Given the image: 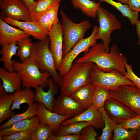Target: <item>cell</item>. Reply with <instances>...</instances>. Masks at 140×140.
Wrapping results in <instances>:
<instances>
[{
  "mask_svg": "<svg viewBox=\"0 0 140 140\" xmlns=\"http://www.w3.org/2000/svg\"><path fill=\"white\" fill-rule=\"evenodd\" d=\"M37 115L40 123L48 125L54 133L61 123L70 117L69 116H61L50 111L43 104L40 103L38 104Z\"/></svg>",
  "mask_w": 140,
  "mask_h": 140,
  "instance_id": "17",
  "label": "cell"
},
{
  "mask_svg": "<svg viewBox=\"0 0 140 140\" xmlns=\"http://www.w3.org/2000/svg\"><path fill=\"white\" fill-rule=\"evenodd\" d=\"M97 15L99 27L95 39L102 41L106 51L108 53L109 51V45L111 40V32L114 30L121 29V24L114 15L100 5L97 9Z\"/></svg>",
  "mask_w": 140,
  "mask_h": 140,
  "instance_id": "6",
  "label": "cell"
},
{
  "mask_svg": "<svg viewBox=\"0 0 140 140\" xmlns=\"http://www.w3.org/2000/svg\"><path fill=\"white\" fill-rule=\"evenodd\" d=\"M0 78L6 93H13L22 88V80L16 71L9 72L4 67L0 68Z\"/></svg>",
  "mask_w": 140,
  "mask_h": 140,
  "instance_id": "19",
  "label": "cell"
},
{
  "mask_svg": "<svg viewBox=\"0 0 140 140\" xmlns=\"http://www.w3.org/2000/svg\"><path fill=\"white\" fill-rule=\"evenodd\" d=\"M63 37V57L80 39L91 27L90 22L85 20L79 23L73 22L62 11H60Z\"/></svg>",
  "mask_w": 140,
  "mask_h": 140,
  "instance_id": "5",
  "label": "cell"
},
{
  "mask_svg": "<svg viewBox=\"0 0 140 140\" xmlns=\"http://www.w3.org/2000/svg\"><path fill=\"white\" fill-rule=\"evenodd\" d=\"M119 2L124 4H127L128 0H117Z\"/></svg>",
  "mask_w": 140,
  "mask_h": 140,
  "instance_id": "45",
  "label": "cell"
},
{
  "mask_svg": "<svg viewBox=\"0 0 140 140\" xmlns=\"http://www.w3.org/2000/svg\"><path fill=\"white\" fill-rule=\"evenodd\" d=\"M23 1L29 9L36 2L35 0H23Z\"/></svg>",
  "mask_w": 140,
  "mask_h": 140,
  "instance_id": "43",
  "label": "cell"
},
{
  "mask_svg": "<svg viewBox=\"0 0 140 140\" xmlns=\"http://www.w3.org/2000/svg\"><path fill=\"white\" fill-rule=\"evenodd\" d=\"M116 124L127 129H137L140 127V116L137 115L120 122Z\"/></svg>",
  "mask_w": 140,
  "mask_h": 140,
  "instance_id": "35",
  "label": "cell"
},
{
  "mask_svg": "<svg viewBox=\"0 0 140 140\" xmlns=\"http://www.w3.org/2000/svg\"><path fill=\"white\" fill-rule=\"evenodd\" d=\"M59 5L60 4H57L48 9L43 13L47 18L54 25L59 22L58 14Z\"/></svg>",
  "mask_w": 140,
  "mask_h": 140,
  "instance_id": "39",
  "label": "cell"
},
{
  "mask_svg": "<svg viewBox=\"0 0 140 140\" xmlns=\"http://www.w3.org/2000/svg\"><path fill=\"white\" fill-rule=\"evenodd\" d=\"M40 123L37 115L17 122L11 126L0 129V138L17 132L34 131Z\"/></svg>",
  "mask_w": 140,
  "mask_h": 140,
  "instance_id": "20",
  "label": "cell"
},
{
  "mask_svg": "<svg viewBox=\"0 0 140 140\" xmlns=\"http://www.w3.org/2000/svg\"><path fill=\"white\" fill-rule=\"evenodd\" d=\"M124 64L126 71L124 76L132 81L136 86L140 88V78L134 73L132 67L127 63V61L124 62Z\"/></svg>",
  "mask_w": 140,
  "mask_h": 140,
  "instance_id": "37",
  "label": "cell"
},
{
  "mask_svg": "<svg viewBox=\"0 0 140 140\" xmlns=\"http://www.w3.org/2000/svg\"><path fill=\"white\" fill-rule=\"evenodd\" d=\"M58 86L54 80L50 77L48 79L49 89L44 91L43 87L40 86L35 89L34 94L35 101L43 104L49 111H52V107L54 97L58 93Z\"/></svg>",
  "mask_w": 140,
  "mask_h": 140,
  "instance_id": "16",
  "label": "cell"
},
{
  "mask_svg": "<svg viewBox=\"0 0 140 140\" xmlns=\"http://www.w3.org/2000/svg\"><path fill=\"white\" fill-rule=\"evenodd\" d=\"M0 16L23 21L31 20L23 0H0Z\"/></svg>",
  "mask_w": 140,
  "mask_h": 140,
  "instance_id": "10",
  "label": "cell"
},
{
  "mask_svg": "<svg viewBox=\"0 0 140 140\" xmlns=\"http://www.w3.org/2000/svg\"><path fill=\"white\" fill-rule=\"evenodd\" d=\"M103 108L109 117L116 124L138 115L120 101L110 97L106 101Z\"/></svg>",
  "mask_w": 140,
  "mask_h": 140,
  "instance_id": "14",
  "label": "cell"
},
{
  "mask_svg": "<svg viewBox=\"0 0 140 140\" xmlns=\"http://www.w3.org/2000/svg\"><path fill=\"white\" fill-rule=\"evenodd\" d=\"M136 24V32L138 38V44L140 46V21L138 19L137 20Z\"/></svg>",
  "mask_w": 140,
  "mask_h": 140,
  "instance_id": "42",
  "label": "cell"
},
{
  "mask_svg": "<svg viewBox=\"0 0 140 140\" xmlns=\"http://www.w3.org/2000/svg\"><path fill=\"white\" fill-rule=\"evenodd\" d=\"M50 49L54 58L57 70L59 71L63 59V37L61 23L54 24L49 31Z\"/></svg>",
  "mask_w": 140,
  "mask_h": 140,
  "instance_id": "13",
  "label": "cell"
},
{
  "mask_svg": "<svg viewBox=\"0 0 140 140\" xmlns=\"http://www.w3.org/2000/svg\"><path fill=\"white\" fill-rule=\"evenodd\" d=\"M128 129L118 125L115 126L113 130L112 139L114 140H138L139 133L137 130Z\"/></svg>",
  "mask_w": 140,
  "mask_h": 140,
  "instance_id": "31",
  "label": "cell"
},
{
  "mask_svg": "<svg viewBox=\"0 0 140 140\" xmlns=\"http://www.w3.org/2000/svg\"><path fill=\"white\" fill-rule=\"evenodd\" d=\"M17 44L19 46L17 55L21 62H23L31 56L33 43L28 36L17 42Z\"/></svg>",
  "mask_w": 140,
  "mask_h": 140,
  "instance_id": "34",
  "label": "cell"
},
{
  "mask_svg": "<svg viewBox=\"0 0 140 140\" xmlns=\"http://www.w3.org/2000/svg\"><path fill=\"white\" fill-rule=\"evenodd\" d=\"M84 111L80 104L71 95L61 94L53 102L52 111L60 115L73 117Z\"/></svg>",
  "mask_w": 140,
  "mask_h": 140,
  "instance_id": "11",
  "label": "cell"
},
{
  "mask_svg": "<svg viewBox=\"0 0 140 140\" xmlns=\"http://www.w3.org/2000/svg\"><path fill=\"white\" fill-rule=\"evenodd\" d=\"M5 89H4L2 83L0 81V96L3 95L6 93Z\"/></svg>",
  "mask_w": 140,
  "mask_h": 140,
  "instance_id": "44",
  "label": "cell"
},
{
  "mask_svg": "<svg viewBox=\"0 0 140 140\" xmlns=\"http://www.w3.org/2000/svg\"><path fill=\"white\" fill-rule=\"evenodd\" d=\"M127 61L125 55L121 53L118 47L113 44L110 53L105 51L102 42L96 43L83 56L75 61L76 63L92 62L97 68L105 72L116 71L124 75L126 69L124 62Z\"/></svg>",
  "mask_w": 140,
  "mask_h": 140,
  "instance_id": "1",
  "label": "cell"
},
{
  "mask_svg": "<svg viewBox=\"0 0 140 140\" xmlns=\"http://www.w3.org/2000/svg\"><path fill=\"white\" fill-rule=\"evenodd\" d=\"M90 125L86 122L80 121L67 125H60L54 133L56 136L67 135L80 134L82 130L86 126Z\"/></svg>",
  "mask_w": 140,
  "mask_h": 140,
  "instance_id": "29",
  "label": "cell"
},
{
  "mask_svg": "<svg viewBox=\"0 0 140 140\" xmlns=\"http://www.w3.org/2000/svg\"><path fill=\"white\" fill-rule=\"evenodd\" d=\"M32 132L24 131L14 132L0 138V140H31Z\"/></svg>",
  "mask_w": 140,
  "mask_h": 140,
  "instance_id": "36",
  "label": "cell"
},
{
  "mask_svg": "<svg viewBox=\"0 0 140 140\" xmlns=\"http://www.w3.org/2000/svg\"><path fill=\"white\" fill-rule=\"evenodd\" d=\"M109 91V97L118 100L140 116V88L135 85H124Z\"/></svg>",
  "mask_w": 140,
  "mask_h": 140,
  "instance_id": "8",
  "label": "cell"
},
{
  "mask_svg": "<svg viewBox=\"0 0 140 140\" xmlns=\"http://www.w3.org/2000/svg\"><path fill=\"white\" fill-rule=\"evenodd\" d=\"M62 0H38L29 8L30 18H33L43 13L48 9L60 4Z\"/></svg>",
  "mask_w": 140,
  "mask_h": 140,
  "instance_id": "27",
  "label": "cell"
},
{
  "mask_svg": "<svg viewBox=\"0 0 140 140\" xmlns=\"http://www.w3.org/2000/svg\"><path fill=\"white\" fill-rule=\"evenodd\" d=\"M29 36L21 29L16 28L0 18V45L1 46L18 42Z\"/></svg>",
  "mask_w": 140,
  "mask_h": 140,
  "instance_id": "18",
  "label": "cell"
},
{
  "mask_svg": "<svg viewBox=\"0 0 140 140\" xmlns=\"http://www.w3.org/2000/svg\"><path fill=\"white\" fill-rule=\"evenodd\" d=\"M0 18L9 24L19 28L29 36H32L39 41L44 40L48 36L49 31L36 21L17 20L5 16H0Z\"/></svg>",
  "mask_w": 140,
  "mask_h": 140,
  "instance_id": "12",
  "label": "cell"
},
{
  "mask_svg": "<svg viewBox=\"0 0 140 140\" xmlns=\"http://www.w3.org/2000/svg\"><path fill=\"white\" fill-rule=\"evenodd\" d=\"M98 110L102 114L104 122V127L102 129L101 135L97 137V140H111L114 128L116 123L109 117L103 107L100 108Z\"/></svg>",
  "mask_w": 140,
  "mask_h": 140,
  "instance_id": "30",
  "label": "cell"
},
{
  "mask_svg": "<svg viewBox=\"0 0 140 140\" xmlns=\"http://www.w3.org/2000/svg\"><path fill=\"white\" fill-rule=\"evenodd\" d=\"M95 128L91 125L85 127L82 130L80 140H97V134Z\"/></svg>",
  "mask_w": 140,
  "mask_h": 140,
  "instance_id": "38",
  "label": "cell"
},
{
  "mask_svg": "<svg viewBox=\"0 0 140 140\" xmlns=\"http://www.w3.org/2000/svg\"><path fill=\"white\" fill-rule=\"evenodd\" d=\"M99 29L95 26L91 35L87 38H83L79 40L63 58L59 74L62 77L71 68L75 59L81 53L87 51L92 46L97 43L95 36Z\"/></svg>",
  "mask_w": 140,
  "mask_h": 140,
  "instance_id": "9",
  "label": "cell"
},
{
  "mask_svg": "<svg viewBox=\"0 0 140 140\" xmlns=\"http://www.w3.org/2000/svg\"><path fill=\"white\" fill-rule=\"evenodd\" d=\"M109 97V89L100 86L94 87L92 105L97 110L103 107L106 101Z\"/></svg>",
  "mask_w": 140,
  "mask_h": 140,
  "instance_id": "33",
  "label": "cell"
},
{
  "mask_svg": "<svg viewBox=\"0 0 140 140\" xmlns=\"http://www.w3.org/2000/svg\"><path fill=\"white\" fill-rule=\"evenodd\" d=\"M75 8L80 9L85 15L89 17L96 18L97 17V11L100 5V1L97 3L91 0H71Z\"/></svg>",
  "mask_w": 140,
  "mask_h": 140,
  "instance_id": "24",
  "label": "cell"
},
{
  "mask_svg": "<svg viewBox=\"0 0 140 140\" xmlns=\"http://www.w3.org/2000/svg\"><path fill=\"white\" fill-rule=\"evenodd\" d=\"M50 43L48 36L43 40L33 43L31 56L37 61L41 71L48 72L55 83L61 87L62 77L57 72L54 59L50 50Z\"/></svg>",
  "mask_w": 140,
  "mask_h": 140,
  "instance_id": "4",
  "label": "cell"
},
{
  "mask_svg": "<svg viewBox=\"0 0 140 140\" xmlns=\"http://www.w3.org/2000/svg\"><path fill=\"white\" fill-rule=\"evenodd\" d=\"M94 87L92 81L79 88L71 95L80 104L84 110L92 105V99Z\"/></svg>",
  "mask_w": 140,
  "mask_h": 140,
  "instance_id": "21",
  "label": "cell"
},
{
  "mask_svg": "<svg viewBox=\"0 0 140 140\" xmlns=\"http://www.w3.org/2000/svg\"><path fill=\"white\" fill-rule=\"evenodd\" d=\"M38 104L37 102H34L32 105L28 106L25 111L20 114L13 115L7 122L1 125L0 129L10 127L17 122L37 115Z\"/></svg>",
  "mask_w": 140,
  "mask_h": 140,
  "instance_id": "25",
  "label": "cell"
},
{
  "mask_svg": "<svg viewBox=\"0 0 140 140\" xmlns=\"http://www.w3.org/2000/svg\"><path fill=\"white\" fill-rule=\"evenodd\" d=\"M93 63H76L62 77L61 94L71 95L81 86L92 81L90 72Z\"/></svg>",
  "mask_w": 140,
  "mask_h": 140,
  "instance_id": "3",
  "label": "cell"
},
{
  "mask_svg": "<svg viewBox=\"0 0 140 140\" xmlns=\"http://www.w3.org/2000/svg\"><path fill=\"white\" fill-rule=\"evenodd\" d=\"M137 130L139 135L138 140H140V127L137 129Z\"/></svg>",
  "mask_w": 140,
  "mask_h": 140,
  "instance_id": "46",
  "label": "cell"
},
{
  "mask_svg": "<svg viewBox=\"0 0 140 140\" xmlns=\"http://www.w3.org/2000/svg\"><path fill=\"white\" fill-rule=\"evenodd\" d=\"M100 2H104L114 6L125 17L127 18L131 24L134 26L138 19V13L132 10L127 4H122L120 2H117L113 0H100Z\"/></svg>",
  "mask_w": 140,
  "mask_h": 140,
  "instance_id": "28",
  "label": "cell"
},
{
  "mask_svg": "<svg viewBox=\"0 0 140 140\" xmlns=\"http://www.w3.org/2000/svg\"><path fill=\"white\" fill-rule=\"evenodd\" d=\"M127 5L132 10L140 11V0H128Z\"/></svg>",
  "mask_w": 140,
  "mask_h": 140,
  "instance_id": "41",
  "label": "cell"
},
{
  "mask_svg": "<svg viewBox=\"0 0 140 140\" xmlns=\"http://www.w3.org/2000/svg\"><path fill=\"white\" fill-rule=\"evenodd\" d=\"M13 94L10 93L0 96V123L15 114L10 110L13 103Z\"/></svg>",
  "mask_w": 140,
  "mask_h": 140,
  "instance_id": "26",
  "label": "cell"
},
{
  "mask_svg": "<svg viewBox=\"0 0 140 140\" xmlns=\"http://www.w3.org/2000/svg\"><path fill=\"white\" fill-rule=\"evenodd\" d=\"M54 131L47 125L40 123L31 132V140H50Z\"/></svg>",
  "mask_w": 140,
  "mask_h": 140,
  "instance_id": "32",
  "label": "cell"
},
{
  "mask_svg": "<svg viewBox=\"0 0 140 140\" xmlns=\"http://www.w3.org/2000/svg\"><path fill=\"white\" fill-rule=\"evenodd\" d=\"M90 75L94 87L100 86L112 89L123 85H135L121 73L116 71L103 72L99 69L93 63Z\"/></svg>",
  "mask_w": 140,
  "mask_h": 140,
  "instance_id": "7",
  "label": "cell"
},
{
  "mask_svg": "<svg viewBox=\"0 0 140 140\" xmlns=\"http://www.w3.org/2000/svg\"><path fill=\"white\" fill-rule=\"evenodd\" d=\"M34 92L31 88H25L15 92L13 94V101L11 108V110L15 109L20 110V105L24 103L30 105L35 102L34 99Z\"/></svg>",
  "mask_w": 140,
  "mask_h": 140,
  "instance_id": "23",
  "label": "cell"
},
{
  "mask_svg": "<svg viewBox=\"0 0 140 140\" xmlns=\"http://www.w3.org/2000/svg\"><path fill=\"white\" fill-rule=\"evenodd\" d=\"M80 121L87 122L96 129H103L104 127L102 114L93 105L77 116L65 120L60 125H64Z\"/></svg>",
  "mask_w": 140,
  "mask_h": 140,
  "instance_id": "15",
  "label": "cell"
},
{
  "mask_svg": "<svg viewBox=\"0 0 140 140\" xmlns=\"http://www.w3.org/2000/svg\"><path fill=\"white\" fill-rule=\"evenodd\" d=\"M17 42H14L1 46L2 48L0 51V54L2 55L0 61L3 63L4 68L9 72L14 71L12 58L13 56L17 55L19 46L17 45Z\"/></svg>",
  "mask_w": 140,
  "mask_h": 140,
  "instance_id": "22",
  "label": "cell"
},
{
  "mask_svg": "<svg viewBox=\"0 0 140 140\" xmlns=\"http://www.w3.org/2000/svg\"><path fill=\"white\" fill-rule=\"evenodd\" d=\"M14 71L18 72L22 80V88L31 87L35 89L41 86L43 88L48 87V79L51 75L47 71L40 70L36 60L30 56L23 62L12 60Z\"/></svg>",
  "mask_w": 140,
  "mask_h": 140,
  "instance_id": "2",
  "label": "cell"
},
{
  "mask_svg": "<svg viewBox=\"0 0 140 140\" xmlns=\"http://www.w3.org/2000/svg\"><path fill=\"white\" fill-rule=\"evenodd\" d=\"M81 134L67 135L56 136L54 135L51 137L50 140H80Z\"/></svg>",
  "mask_w": 140,
  "mask_h": 140,
  "instance_id": "40",
  "label": "cell"
}]
</instances>
